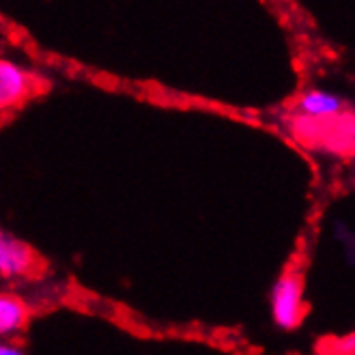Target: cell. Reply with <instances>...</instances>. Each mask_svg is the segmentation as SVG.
<instances>
[{"mask_svg": "<svg viewBox=\"0 0 355 355\" xmlns=\"http://www.w3.org/2000/svg\"><path fill=\"white\" fill-rule=\"evenodd\" d=\"M304 278L297 269H288L271 288V317L282 329H297L306 319Z\"/></svg>", "mask_w": 355, "mask_h": 355, "instance_id": "6da1fadb", "label": "cell"}, {"mask_svg": "<svg viewBox=\"0 0 355 355\" xmlns=\"http://www.w3.org/2000/svg\"><path fill=\"white\" fill-rule=\"evenodd\" d=\"M44 269V259L26 241L0 228V278H35Z\"/></svg>", "mask_w": 355, "mask_h": 355, "instance_id": "7a4b0ae2", "label": "cell"}, {"mask_svg": "<svg viewBox=\"0 0 355 355\" xmlns=\"http://www.w3.org/2000/svg\"><path fill=\"white\" fill-rule=\"evenodd\" d=\"M35 93V76L11 58H0V112L13 110Z\"/></svg>", "mask_w": 355, "mask_h": 355, "instance_id": "3957f363", "label": "cell"}, {"mask_svg": "<svg viewBox=\"0 0 355 355\" xmlns=\"http://www.w3.org/2000/svg\"><path fill=\"white\" fill-rule=\"evenodd\" d=\"M347 101L325 89H308L297 99V116L312 121H331L345 112Z\"/></svg>", "mask_w": 355, "mask_h": 355, "instance_id": "277c9868", "label": "cell"}, {"mask_svg": "<svg viewBox=\"0 0 355 355\" xmlns=\"http://www.w3.org/2000/svg\"><path fill=\"white\" fill-rule=\"evenodd\" d=\"M31 321L28 304L15 295L0 291V340H9L17 334H22Z\"/></svg>", "mask_w": 355, "mask_h": 355, "instance_id": "5b68a950", "label": "cell"}, {"mask_svg": "<svg viewBox=\"0 0 355 355\" xmlns=\"http://www.w3.org/2000/svg\"><path fill=\"white\" fill-rule=\"evenodd\" d=\"M0 355H26V353L22 347L11 340H0Z\"/></svg>", "mask_w": 355, "mask_h": 355, "instance_id": "8992f818", "label": "cell"}]
</instances>
